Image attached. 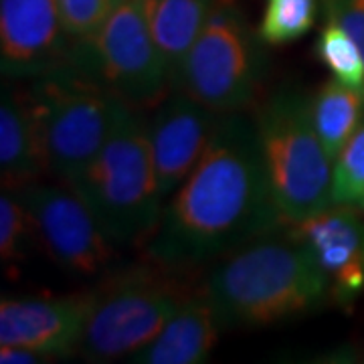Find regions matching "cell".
<instances>
[{"instance_id": "obj_1", "label": "cell", "mask_w": 364, "mask_h": 364, "mask_svg": "<svg viewBox=\"0 0 364 364\" xmlns=\"http://www.w3.org/2000/svg\"><path fill=\"white\" fill-rule=\"evenodd\" d=\"M282 225L255 119L243 112L223 114L193 172L166 200L144 257L181 273L221 259Z\"/></svg>"}, {"instance_id": "obj_2", "label": "cell", "mask_w": 364, "mask_h": 364, "mask_svg": "<svg viewBox=\"0 0 364 364\" xmlns=\"http://www.w3.org/2000/svg\"><path fill=\"white\" fill-rule=\"evenodd\" d=\"M203 284L221 330L263 328L324 308L330 284L291 235H263L221 257Z\"/></svg>"}, {"instance_id": "obj_3", "label": "cell", "mask_w": 364, "mask_h": 364, "mask_svg": "<svg viewBox=\"0 0 364 364\" xmlns=\"http://www.w3.org/2000/svg\"><path fill=\"white\" fill-rule=\"evenodd\" d=\"M117 249L144 247L156 231L164 198L158 191L148 122L119 100L107 140L71 184Z\"/></svg>"}, {"instance_id": "obj_4", "label": "cell", "mask_w": 364, "mask_h": 364, "mask_svg": "<svg viewBox=\"0 0 364 364\" xmlns=\"http://www.w3.org/2000/svg\"><path fill=\"white\" fill-rule=\"evenodd\" d=\"M261 158L275 207L296 225L334 205V160L312 119V97L294 87L272 93L255 109Z\"/></svg>"}, {"instance_id": "obj_5", "label": "cell", "mask_w": 364, "mask_h": 364, "mask_svg": "<svg viewBox=\"0 0 364 364\" xmlns=\"http://www.w3.org/2000/svg\"><path fill=\"white\" fill-rule=\"evenodd\" d=\"M172 269L146 263L112 269L93 287V304L79 346L90 363H114L140 350L188 298Z\"/></svg>"}, {"instance_id": "obj_6", "label": "cell", "mask_w": 364, "mask_h": 364, "mask_svg": "<svg viewBox=\"0 0 364 364\" xmlns=\"http://www.w3.org/2000/svg\"><path fill=\"white\" fill-rule=\"evenodd\" d=\"M26 90L39 119L47 168L71 186L107 140L119 97L75 63L31 79Z\"/></svg>"}, {"instance_id": "obj_7", "label": "cell", "mask_w": 364, "mask_h": 364, "mask_svg": "<svg viewBox=\"0 0 364 364\" xmlns=\"http://www.w3.org/2000/svg\"><path fill=\"white\" fill-rule=\"evenodd\" d=\"M267 43L229 0H213L205 26L188 51L174 90L186 91L217 114L245 112L269 71Z\"/></svg>"}, {"instance_id": "obj_8", "label": "cell", "mask_w": 364, "mask_h": 364, "mask_svg": "<svg viewBox=\"0 0 364 364\" xmlns=\"http://www.w3.org/2000/svg\"><path fill=\"white\" fill-rule=\"evenodd\" d=\"M73 63L140 109L154 107L172 91L168 67L152 39L142 0H117L95 37L75 45Z\"/></svg>"}, {"instance_id": "obj_9", "label": "cell", "mask_w": 364, "mask_h": 364, "mask_svg": "<svg viewBox=\"0 0 364 364\" xmlns=\"http://www.w3.org/2000/svg\"><path fill=\"white\" fill-rule=\"evenodd\" d=\"M13 193L26 207L39 247L63 272L77 277L112 272L117 247L71 186L37 181Z\"/></svg>"}, {"instance_id": "obj_10", "label": "cell", "mask_w": 364, "mask_h": 364, "mask_svg": "<svg viewBox=\"0 0 364 364\" xmlns=\"http://www.w3.org/2000/svg\"><path fill=\"white\" fill-rule=\"evenodd\" d=\"M59 0H0V69L6 81H31L73 63Z\"/></svg>"}, {"instance_id": "obj_11", "label": "cell", "mask_w": 364, "mask_h": 364, "mask_svg": "<svg viewBox=\"0 0 364 364\" xmlns=\"http://www.w3.org/2000/svg\"><path fill=\"white\" fill-rule=\"evenodd\" d=\"M221 114L186 91L172 90L148 122L158 191L168 198L200 160Z\"/></svg>"}, {"instance_id": "obj_12", "label": "cell", "mask_w": 364, "mask_h": 364, "mask_svg": "<svg viewBox=\"0 0 364 364\" xmlns=\"http://www.w3.org/2000/svg\"><path fill=\"white\" fill-rule=\"evenodd\" d=\"M291 227L287 233L312 253L330 284L332 301L352 306L364 291L363 208L332 205Z\"/></svg>"}, {"instance_id": "obj_13", "label": "cell", "mask_w": 364, "mask_h": 364, "mask_svg": "<svg viewBox=\"0 0 364 364\" xmlns=\"http://www.w3.org/2000/svg\"><path fill=\"white\" fill-rule=\"evenodd\" d=\"M93 291L61 298H2L0 344H18L57 356L77 354Z\"/></svg>"}, {"instance_id": "obj_14", "label": "cell", "mask_w": 364, "mask_h": 364, "mask_svg": "<svg viewBox=\"0 0 364 364\" xmlns=\"http://www.w3.org/2000/svg\"><path fill=\"white\" fill-rule=\"evenodd\" d=\"M49 172L37 112L26 87L4 79L0 102V176L4 191H16Z\"/></svg>"}, {"instance_id": "obj_15", "label": "cell", "mask_w": 364, "mask_h": 364, "mask_svg": "<svg viewBox=\"0 0 364 364\" xmlns=\"http://www.w3.org/2000/svg\"><path fill=\"white\" fill-rule=\"evenodd\" d=\"M221 326L203 296H188L176 314L140 350L126 360L136 364H200L219 340Z\"/></svg>"}, {"instance_id": "obj_16", "label": "cell", "mask_w": 364, "mask_h": 364, "mask_svg": "<svg viewBox=\"0 0 364 364\" xmlns=\"http://www.w3.org/2000/svg\"><path fill=\"white\" fill-rule=\"evenodd\" d=\"M142 4L152 39L164 57L174 90L182 63L205 26L213 0H142Z\"/></svg>"}, {"instance_id": "obj_17", "label": "cell", "mask_w": 364, "mask_h": 364, "mask_svg": "<svg viewBox=\"0 0 364 364\" xmlns=\"http://www.w3.org/2000/svg\"><path fill=\"white\" fill-rule=\"evenodd\" d=\"M364 117V91L332 77L312 95V119L326 152L336 162Z\"/></svg>"}, {"instance_id": "obj_18", "label": "cell", "mask_w": 364, "mask_h": 364, "mask_svg": "<svg viewBox=\"0 0 364 364\" xmlns=\"http://www.w3.org/2000/svg\"><path fill=\"white\" fill-rule=\"evenodd\" d=\"M314 57L332 73V77L352 90L364 91V57L350 35L336 23L326 18L318 41L314 45Z\"/></svg>"}, {"instance_id": "obj_19", "label": "cell", "mask_w": 364, "mask_h": 364, "mask_svg": "<svg viewBox=\"0 0 364 364\" xmlns=\"http://www.w3.org/2000/svg\"><path fill=\"white\" fill-rule=\"evenodd\" d=\"M318 21V0H267L257 26L259 37L272 47L306 37Z\"/></svg>"}, {"instance_id": "obj_20", "label": "cell", "mask_w": 364, "mask_h": 364, "mask_svg": "<svg viewBox=\"0 0 364 364\" xmlns=\"http://www.w3.org/2000/svg\"><path fill=\"white\" fill-rule=\"evenodd\" d=\"M39 245L33 221L23 200L13 191L0 196V259L6 272H14L16 265L25 263L33 249Z\"/></svg>"}, {"instance_id": "obj_21", "label": "cell", "mask_w": 364, "mask_h": 364, "mask_svg": "<svg viewBox=\"0 0 364 364\" xmlns=\"http://www.w3.org/2000/svg\"><path fill=\"white\" fill-rule=\"evenodd\" d=\"M334 205L364 210V117L334 162Z\"/></svg>"}, {"instance_id": "obj_22", "label": "cell", "mask_w": 364, "mask_h": 364, "mask_svg": "<svg viewBox=\"0 0 364 364\" xmlns=\"http://www.w3.org/2000/svg\"><path fill=\"white\" fill-rule=\"evenodd\" d=\"M117 0H59L67 33L75 45L87 43L104 25Z\"/></svg>"}, {"instance_id": "obj_23", "label": "cell", "mask_w": 364, "mask_h": 364, "mask_svg": "<svg viewBox=\"0 0 364 364\" xmlns=\"http://www.w3.org/2000/svg\"><path fill=\"white\" fill-rule=\"evenodd\" d=\"M324 16L336 21L364 57V0H322Z\"/></svg>"}, {"instance_id": "obj_24", "label": "cell", "mask_w": 364, "mask_h": 364, "mask_svg": "<svg viewBox=\"0 0 364 364\" xmlns=\"http://www.w3.org/2000/svg\"><path fill=\"white\" fill-rule=\"evenodd\" d=\"M55 360L51 354L18 346V344H2L0 346V363L2 364H41Z\"/></svg>"}]
</instances>
